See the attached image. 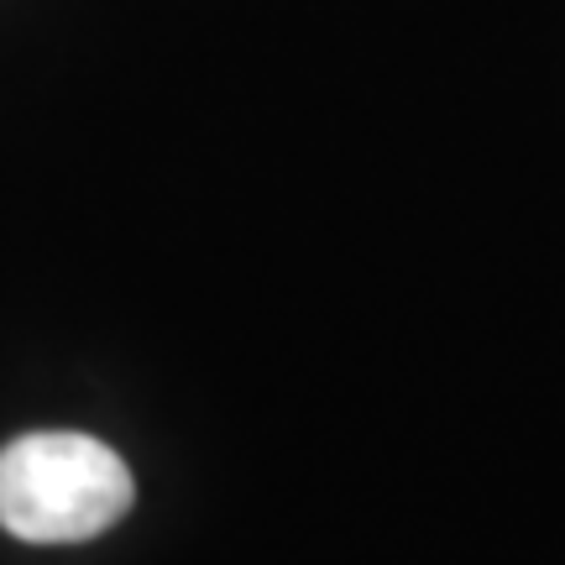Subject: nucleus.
<instances>
[{"instance_id":"1","label":"nucleus","mask_w":565,"mask_h":565,"mask_svg":"<svg viewBox=\"0 0 565 565\" xmlns=\"http://www.w3.org/2000/svg\"><path fill=\"white\" fill-rule=\"evenodd\" d=\"M131 466L95 435L42 429L0 450V529L26 545H84L131 513Z\"/></svg>"}]
</instances>
